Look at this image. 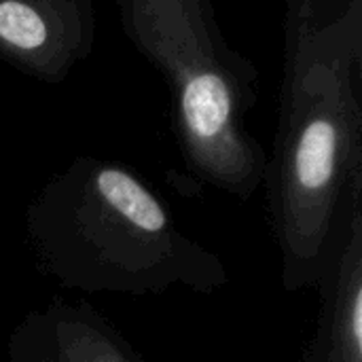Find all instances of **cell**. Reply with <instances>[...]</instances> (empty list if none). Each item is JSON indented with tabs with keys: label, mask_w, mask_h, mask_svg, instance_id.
I'll use <instances>...</instances> for the list:
<instances>
[{
	"label": "cell",
	"mask_w": 362,
	"mask_h": 362,
	"mask_svg": "<svg viewBox=\"0 0 362 362\" xmlns=\"http://www.w3.org/2000/svg\"><path fill=\"white\" fill-rule=\"evenodd\" d=\"M362 0H288L265 185L286 291L322 286L362 189Z\"/></svg>",
	"instance_id": "1"
},
{
	"label": "cell",
	"mask_w": 362,
	"mask_h": 362,
	"mask_svg": "<svg viewBox=\"0 0 362 362\" xmlns=\"http://www.w3.org/2000/svg\"><path fill=\"white\" fill-rule=\"evenodd\" d=\"M25 235L40 274L70 291L210 295L229 280L129 168L95 157L42 185L25 210Z\"/></svg>",
	"instance_id": "2"
},
{
	"label": "cell",
	"mask_w": 362,
	"mask_h": 362,
	"mask_svg": "<svg viewBox=\"0 0 362 362\" xmlns=\"http://www.w3.org/2000/svg\"><path fill=\"white\" fill-rule=\"evenodd\" d=\"M132 45L163 74L174 132L191 172L240 199L265 185L269 159L244 127L257 68L231 49L204 0H121Z\"/></svg>",
	"instance_id": "3"
},
{
	"label": "cell",
	"mask_w": 362,
	"mask_h": 362,
	"mask_svg": "<svg viewBox=\"0 0 362 362\" xmlns=\"http://www.w3.org/2000/svg\"><path fill=\"white\" fill-rule=\"evenodd\" d=\"M93 42L89 0H0V59L38 81H66Z\"/></svg>",
	"instance_id": "4"
},
{
	"label": "cell",
	"mask_w": 362,
	"mask_h": 362,
	"mask_svg": "<svg viewBox=\"0 0 362 362\" xmlns=\"http://www.w3.org/2000/svg\"><path fill=\"white\" fill-rule=\"evenodd\" d=\"M331 308L327 325V362H362V210L361 199L348 214L333 265Z\"/></svg>",
	"instance_id": "5"
},
{
	"label": "cell",
	"mask_w": 362,
	"mask_h": 362,
	"mask_svg": "<svg viewBox=\"0 0 362 362\" xmlns=\"http://www.w3.org/2000/svg\"><path fill=\"white\" fill-rule=\"evenodd\" d=\"M38 325L59 362H140L127 341L85 303L55 301Z\"/></svg>",
	"instance_id": "6"
},
{
	"label": "cell",
	"mask_w": 362,
	"mask_h": 362,
	"mask_svg": "<svg viewBox=\"0 0 362 362\" xmlns=\"http://www.w3.org/2000/svg\"><path fill=\"white\" fill-rule=\"evenodd\" d=\"M36 327H38V337H40V344L38 341H30V337H28V331H25V327L21 325V329L13 335V339H11V348H8V354H11V362H59L55 356H53V352H51V348H49V344H47V339H45V335H42V331H40V325L36 322Z\"/></svg>",
	"instance_id": "7"
}]
</instances>
